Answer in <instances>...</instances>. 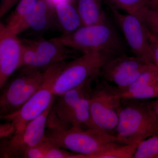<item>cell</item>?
<instances>
[{"mask_svg":"<svg viewBox=\"0 0 158 158\" xmlns=\"http://www.w3.org/2000/svg\"><path fill=\"white\" fill-rule=\"evenodd\" d=\"M56 28H59V26L54 5L49 0H39L32 8L29 29L42 32Z\"/></svg>","mask_w":158,"mask_h":158,"instance_id":"cell-15","label":"cell"},{"mask_svg":"<svg viewBox=\"0 0 158 158\" xmlns=\"http://www.w3.org/2000/svg\"><path fill=\"white\" fill-rule=\"evenodd\" d=\"M133 55L116 56L107 60L100 70L99 76L120 91L128 88L150 63Z\"/></svg>","mask_w":158,"mask_h":158,"instance_id":"cell-12","label":"cell"},{"mask_svg":"<svg viewBox=\"0 0 158 158\" xmlns=\"http://www.w3.org/2000/svg\"><path fill=\"white\" fill-rule=\"evenodd\" d=\"M59 29L64 34H69L83 26L75 4L70 0H64L54 5Z\"/></svg>","mask_w":158,"mask_h":158,"instance_id":"cell-16","label":"cell"},{"mask_svg":"<svg viewBox=\"0 0 158 158\" xmlns=\"http://www.w3.org/2000/svg\"><path fill=\"white\" fill-rule=\"evenodd\" d=\"M39 0H19L15 9L7 19L5 25L11 30L17 24L29 9L34 6Z\"/></svg>","mask_w":158,"mask_h":158,"instance_id":"cell-21","label":"cell"},{"mask_svg":"<svg viewBox=\"0 0 158 158\" xmlns=\"http://www.w3.org/2000/svg\"><path fill=\"white\" fill-rule=\"evenodd\" d=\"M45 138L58 147L92 158L116 142L114 136L96 128L47 125Z\"/></svg>","mask_w":158,"mask_h":158,"instance_id":"cell-3","label":"cell"},{"mask_svg":"<svg viewBox=\"0 0 158 158\" xmlns=\"http://www.w3.org/2000/svg\"><path fill=\"white\" fill-rule=\"evenodd\" d=\"M19 0H1L0 17L2 18L5 15L16 6Z\"/></svg>","mask_w":158,"mask_h":158,"instance_id":"cell-24","label":"cell"},{"mask_svg":"<svg viewBox=\"0 0 158 158\" xmlns=\"http://www.w3.org/2000/svg\"><path fill=\"white\" fill-rule=\"evenodd\" d=\"M54 102L40 116L29 123L23 129L9 138L1 139V158H23L28 150L44 139L48 118Z\"/></svg>","mask_w":158,"mask_h":158,"instance_id":"cell-10","label":"cell"},{"mask_svg":"<svg viewBox=\"0 0 158 158\" xmlns=\"http://www.w3.org/2000/svg\"><path fill=\"white\" fill-rule=\"evenodd\" d=\"M94 78L56 97L47 125L65 127L96 128L91 118L90 105V94Z\"/></svg>","mask_w":158,"mask_h":158,"instance_id":"cell-2","label":"cell"},{"mask_svg":"<svg viewBox=\"0 0 158 158\" xmlns=\"http://www.w3.org/2000/svg\"><path fill=\"white\" fill-rule=\"evenodd\" d=\"M55 38L65 46L83 53L99 52L113 56L127 54L125 40L107 19L97 24L82 26Z\"/></svg>","mask_w":158,"mask_h":158,"instance_id":"cell-1","label":"cell"},{"mask_svg":"<svg viewBox=\"0 0 158 158\" xmlns=\"http://www.w3.org/2000/svg\"><path fill=\"white\" fill-rule=\"evenodd\" d=\"M133 158H158V134L139 142Z\"/></svg>","mask_w":158,"mask_h":158,"instance_id":"cell-20","label":"cell"},{"mask_svg":"<svg viewBox=\"0 0 158 158\" xmlns=\"http://www.w3.org/2000/svg\"><path fill=\"white\" fill-rule=\"evenodd\" d=\"M115 21L133 55L148 62H152L150 31L143 19L137 15L121 13L110 7Z\"/></svg>","mask_w":158,"mask_h":158,"instance_id":"cell-11","label":"cell"},{"mask_svg":"<svg viewBox=\"0 0 158 158\" xmlns=\"http://www.w3.org/2000/svg\"><path fill=\"white\" fill-rule=\"evenodd\" d=\"M109 7L120 9L127 13L138 15L141 10L151 5L149 0H105Z\"/></svg>","mask_w":158,"mask_h":158,"instance_id":"cell-19","label":"cell"},{"mask_svg":"<svg viewBox=\"0 0 158 158\" xmlns=\"http://www.w3.org/2000/svg\"><path fill=\"white\" fill-rule=\"evenodd\" d=\"M120 96L122 99L140 101L158 98V68L156 65L153 63H150L128 88L120 91Z\"/></svg>","mask_w":158,"mask_h":158,"instance_id":"cell-14","label":"cell"},{"mask_svg":"<svg viewBox=\"0 0 158 158\" xmlns=\"http://www.w3.org/2000/svg\"><path fill=\"white\" fill-rule=\"evenodd\" d=\"M138 144H124L115 142L104 151L92 158H133Z\"/></svg>","mask_w":158,"mask_h":158,"instance_id":"cell-18","label":"cell"},{"mask_svg":"<svg viewBox=\"0 0 158 158\" xmlns=\"http://www.w3.org/2000/svg\"><path fill=\"white\" fill-rule=\"evenodd\" d=\"M67 62L52 65L44 70L42 85L20 109L15 113L0 116L1 119L11 123L15 133L23 129L29 123L40 116L56 98L53 85L57 77Z\"/></svg>","mask_w":158,"mask_h":158,"instance_id":"cell-6","label":"cell"},{"mask_svg":"<svg viewBox=\"0 0 158 158\" xmlns=\"http://www.w3.org/2000/svg\"><path fill=\"white\" fill-rule=\"evenodd\" d=\"M143 19L151 33L158 38V7L150 5L138 15Z\"/></svg>","mask_w":158,"mask_h":158,"instance_id":"cell-22","label":"cell"},{"mask_svg":"<svg viewBox=\"0 0 158 158\" xmlns=\"http://www.w3.org/2000/svg\"><path fill=\"white\" fill-rule=\"evenodd\" d=\"M23 45L21 67L44 71L52 65L65 62L72 57L73 49L55 38L50 40H22Z\"/></svg>","mask_w":158,"mask_h":158,"instance_id":"cell-9","label":"cell"},{"mask_svg":"<svg viewBox=\"0 0 158 158\" xmlns=\"http://www.w3.org/2000/svg\"><path fill=\"white\" fill-rule=\"evenodd\" d=\"M148 106L152 114L158 128V99L152 101H146Z\"/></svg>","mask_w":158,"mask_h":158,"instance_id":"cell-25","label":"cell"},{"mask_svg":"<svg viewBox=\"0 0 158 158\" xmlns=\"http://www.w3.org/2000/svg\"><path fill=\"white\" fill-rule=\"evenodd\" d=\"M94 80L90 97L93 124L97 128L113 135L122 100L120 90L99 75Z\"/></svg>","mask_w":158,"mask_h":158,"instance_id":"cell-5","label":"cell"},{"mask_svg":"<svg viewBox=\"0 0 158 158\" xmlns=\"http://www.w3.org/2000/svg\"><path fill=\"white\" fill-rule=\"evenodd\" d=\"M16 76L1 90L0 116L15 113L33 96L42 85L44 71L21 67Z\"/></svg>","mask_w":158,"mask_h":158,"instance_id":"cell-8","label":"cell"},{"mask_svg":"<svg viewBox=\"0 0 158 158\" xmlns=\"http://www.w3.org/2000/svg\"><path fill=\"white\" fill-rule=\"evenodd\" d=\"M22 40L9 30L5 23H0V88L19 68L22 62Z\"/></svg>","mask_w":158,"mask_h":158,"instance_id":"cell-13","label":"cell"},{"mask_svg":"<svg viewBox=\"0 0 158 158\" xmlns=\"http://www.w3.org/2000/svg\"><path fill=\"white\" fill-rule=\"evenodd\" d=\"M152 6L155 8L158 7V0H149Z\"/></svg>","mask_w":158,"mask_h":158,"instance_id":"cell-26","label":"cell"},{"mask_svg":"<svg viewBox=\"0 0 158 158\" xmlns=\"http://www.w3.org/2000/svg\"><path fill=\"white\" fill-rule=\"evenodd\" d=\"M102 0H75V5L83 26L101 23L107 18L102 6Z\"/></svg>","mask_w":158,"mask_h":158,"instance_id":"cell-17","label":"cell"},{"mask_svg":"<svg viewBox=\"0 0 158 158\" xmlns=\"http://www.w3.org/2000/svg\"><path fill=\"white\" fill-rule=\"evenodd\" d=\"M113 57L99 52H88L66 63L54 82V95H61L98 76L102 65Z\"/></svg>","mask_w":158,"mask_h":158,"instance_id":"cell-7","label":"cell"},{"mask_svg":"<svg viewBox=\"0 0 158 158\" xmlns=\"http://www.w3.org/2000/svg\"><path fill=\"white\" fill-rule=\"evenodd\" d=\"M149 38L153 63L158 68V38L150 31Z\"/></svg>","mask_w":158,"mask_h":158,"instance_id":"cell-23","label":"cell"},{"mask_svg":"<svg viewBox=\"0 0 158 158\" xmlns=\"http://www.w3.org/2000/svg\"><path fill=\"white\" fill-rule=\"evenodd\" d=\"M156 134L157 126L146 101L122 99L113 135L116 142L138 144Z\"/></svg>","mask_w":158,"mask_h":158,"instance_id":"cell-4","label":"cell"}]
</instances>
